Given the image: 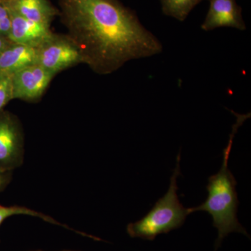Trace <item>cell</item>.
Segmentation results:
<instances>
[{"instance_id":"cell-1","label":"cell","mask_w":251,"mask_h":251,"mask_svg":"<svg viewBox=\"0 0 251 251\" xmlns=\"http://www.w3.org/2000/svg\"><path fill=\"white\" fill-rule=\"evenodd\" d=\"M60 6L68 39L97 74H111L128 61L163 51L161 41L119 0H60Z\"/></svg>"},{"instance_id":"cell-2","label":"cell","mask_w":251,"mask_h":251,"mask_svg":"<svg viewBox=\"0 0 251 251\" xmlns=\"http://www.w3.org/2000/svg\"><path fill=\"white\" fill-rule=\"evenodd\" d=\"M237 120L232 128L228 145L223 151L222 166L216 174L209 178L206 191L208 197L201 205L188 208L190 214L204 211L211 216L213 226L218 229L216 250L221 245L225 237L231 232L242 233L249 237L247 230L238 221L237 211L239 201L236 186L237 182L229 171L228 161L234 135L238 128L249 118V115H237Z\"/></svg>"},{"instance_id":"cell-3","label":"cell","mask_w":251,"mask_h":251,"mask_svg":"<svg viewBox=\"0 0 251 251\" xmlns=\"http://www.w3.org/2000/svg\"><path fill=\"white\" fill-rule=\"evenodd\" d=\"M180 155L179 151L168 192L155 203L151 210L143 219L127 226L126 232L130 237L153 241L158 234L168 233L184 224L190 213L188 208L184 207L178 198L177 177L180 175Z\"/></svg>"},{"instance_id":"cell-4","label":"cell","mask_w":251,"mask_h":251,"mask_svg":"<svg viewBox=\"0 0 251 251\" xmlns=\"http://www.w3.org/2000/svg\"><path fill=\"white\" fill-rule=\"evenodd\" d=\"M24 140L19 123L9 113H0V172H11L24 162Z\"/></svg>"},{"instance_id":"cell-5","label":"cell","mask_w":251,"mask_h":251,"mask_svg":"<svg viewBox=\"0 0 251 251\" xmlns=\"http://www.w3.org/2000/svg\"><path fill=\"white\" fill-rule=\"evenodd\" d=\"M80 62V51L68 38L53 36L37 48L36 64L53 75Z\"/></svg>"},{"instance_id":"cell-6","label":"cell","mask_w":251,"mask_h":251,"mask_svg":"<svg viewBox=\"0 0 251 251\" xmlns=\"http://www.w3.org/2000/svg\"><path fill=\"white\" fill-rule=\"evenodd\" d=\"M54 75L34 64L13 74V99L34 100L44 93Z\"/></svg>"},{"instance_id":"cell-7","label":"cell","mask_w":251,"mask_h":251,"mask_svg":"<svg viewBox=\"0 0 251 251\" xmlns=\"http://www.w3.org/2000/svg\"><path fill=\"white\" fill-rule=\"evenodd\" d=\"M209 11L201 28L211 31L219 27H232L244 30L246 24L242 9L236 0H209Z\"/></svg>"},{"instance_id":"cell-8","label":"cell","mask_w":251,"mask_h":251,"mask_svg":"<svg viewBox=\"0 0 251 251\" xmlns=\"http://www.w3.org/2000/svg\"><path fill=\"white\" fill-rule=\"evenodd\" d=\"M11 9V26L8 37L14 44L38 48L53 36L49 25L33 22Z\"/></svg>"},{"instance_id":"cell-9","label":"cell","mask_w":251,"mask_h":251,"mask_svg":"<svg viewBox=\"0 0 251 251\" xmlns=\"http://www.w3.org/2000/svg\"><path fill=\"white\" fill-rule=\"evenodd\" d=\"M37 48L14 44L0 53V74H13L36 63Z\"/></svg>"},{"instance_id":"cell-10","label":"cell","mask_w":251,"mask_h":251,"mask_svg":"<svg viewBox=\"0 0 251 251\" xmlns=\"http://www.w3.org/2000/svg\"><path fill=\"white\" fill-rule=\"evenodd\" d=\"M11 7L26 19L48 25L55 14L46 0H16Z\"/></svg>"},{"instance_id":"cell-11","label":"cell","mask_w":251,"mask_h":251,"mask_svg":"<svg viewBox=\"0 0 251 251\" xmlns=\"http://www.w3.org/2000/svg\"><path fill=\"white\" fill-rule=\"evenodd\" d=\"M16 215H27L37 217L43 220V221H46V222L49 223V224L61 226V227H64V228L72 230L73 232H75V233L83 236V237H90V234L73 229L72 227L68 226L67 225L61 224V223L54 220L53 218L51 217V216L46 215V214H42V213L39 212V211L29 209V208L25 207V206H4L0 204V226L3 224L5 220L9 219L11 216Z\"/></svg>"},{"instance_id":"cell-12","label":"cell","mask_w":251,"mask_h":251,"mask_svg":"<svg viewBox=\"0 0 251 251\" xmlns=\"http://www.w3.org/2000/svg\"><path fill=\"white\" fill-rule=\"evenodd\" d=\"M203 0H160L162 11L166 16L183 22L198 4Z\"/></svg>"},{"instance_id":"cell-13","label":"cell","mask_w":251,"mask_h":251,"mask_svg":"<svg viewBox=\"0 0 251 251\" xmlns=\"http://www.w3.org/2000/svg\"><path fill=\"white\" fill-rule=\"evenodd\" d=\"M13 75L0 74V112L13 99Z\"/></svg>"},{"instance_id":"cell-14","label":"cell","mask_w":251,"mask_h":251,"mask_svg":"<svg viewBox=\"0 0 251 251\" xmlns=\"http://www.w3.org/2000/svg\"><path fill=\"white\" fill-rule=\"evenodd\" d=\"M11 26L10 6L0 5V36L9 35Z\"/></svg>"},{"instance_id":"cell-15","label":"cell","mask_w":251,"mask_h":251,"mask_svg":"<svg viewBox=\"0 0 251 251\" xmlns=\"http://www.w3.org/2000/svg\"><path fill=\"white\" fill-rule=\"evenodd\" d=\"M12 173L11 172H0V193L9 186L12 180Z\"/></svg>"},{"instance_id":"cell-16","label":"cell","mask_w":251,"mask_h":251,"mask_svg":"<svg viewBox=\"0 0 251 251\" xmlns=\"http://www.w3.org/2000/svg\"><path fill=\"white\" fill-rule=\"evenodd\" d=\"M7 46V42H6L5 39H3L2 37H0V53H1Z\"/></svg>"},{"instance_id":"cell-17","label":"cell","mask_w":251,"mask_h":251,"mask_svg":"<svg viewBox=\"0 0 251 251\" xmlns=\"http://www.w3.org/2000/svg\"><path fill=\"white\" fill-rule=\"evenodd\" d=\"M44 251L42 250H34V251ZM61 251H72V250H64Z\"/></svg>"}]
</instances>
